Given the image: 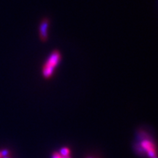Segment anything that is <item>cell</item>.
<instances>
[{"label":"cell","instance_id":"6da1fadb","mask_svg":"<svg viewBox=\"0 0 158 158\" xmlns=\"http://www.w3.org/2000/svg\"><path fill=\"white\" fill-rule=\"evenodd\" d=\"M62 61V54L58 50L51 52L42 66V76L45 79H49L54 76L55 70Z\"/></svg>","mask_w":158,"mask_h":158},{"label":"cell","instance_id":"7a4b0ae2","mask_svg":"<svg viewBox=\"0 0 158 158\" xmlns=\"http://www.w3.org/2000/svg\"><path fill=\"white\" fill-rule=\"evenodd\" d=\"M140 147L143 149V151L147 152L148 155L151 158L156 157V150L153 142L150 141L149 138H143L140 143Z\"/></svg>","mask_w":158,"mask_h":158},{"label":"cell","instance_id":"3957f363","mask_svg":"<svg viewBox=\"0 0 158 158\" xmlns=\"http://www.w3.org/2000/svg\"><path fill=\"white\" fill-rule=\"evenodd\" d=\"M49 23H50L49 19H47V18H45V19H43L41 21L39 25V35L43 42H45V41H46V40H48V30Z\"/></svg>","mask_w":158,"mask_h":158},{"label":"cell","instance_id":"277c9868","mask_svg":"<svg viewBox=\"0 0 158 158\" xmlns=\"http://www.w3.org/2000/svg\"><path fill=\"white\" fill-rule=\"evenodd\" d=\"M61 156L62 157H66V156H69V154H70V150H69L68 148L64 147L62 149H61L60 150V153Z\"/></svg>","mask_w":158,"mask_h":158},{"label":"cell","instance_id":"5b68a950","mask_svg":"<svg viewBox=\"0 0 158 158\" xmlns=\"http://www.w3.org/2000/svg\"><path fill=\"white\" fill-rule=\"evenodd\" d=\"M52 158H62V156H61L60 154L55 152L54 155H53V157Z\"/></svg>","mask_w":158,"mask_h":158},{"label":"cell","instance_id":"8992f818","mask_svg":"<svg viewBox=\"0 0 158 158\" xmlns=\"http://www.w3.org/2000/svg\"><path fill=\"white\" fill-rule=\"evenodd\" d=\"M3 157H3L2 155V152H1V151H0V158H3Z\"/></svg>","mask_w":158,"mask_h":158},{"label":"cell","instance_id":"52a82bcc","mask_svg":"<svg viewBox=\"0 0 158 158\" xmlns=\"http://www.w3.org/2000/svg\"><path fill=\"white\" fill-rule=\"evenodd\" d=\"M62 158H70V157H69V156H66V157H62Z\"/></svg>","mask_w":158,"mask_h":158}]
</instances>
